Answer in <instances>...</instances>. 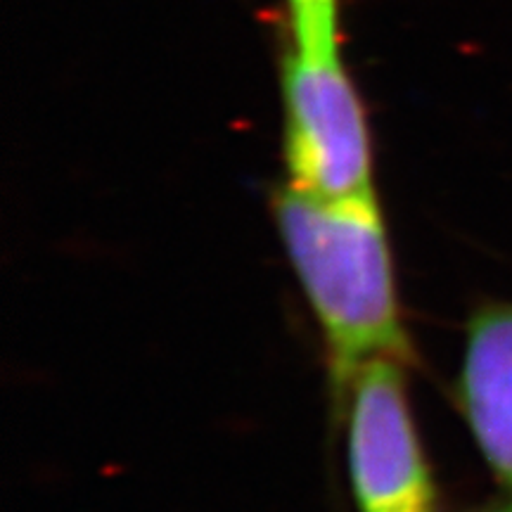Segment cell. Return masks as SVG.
Listing matches in <instances>:
<instances>
[{"label": "cell", "mask_w": 512, "mask_h": 512, "mask_svg": "<svg viewBox=\"0 0 512 512\" xmlns=\"http://www.w3.org/2000/svg\"><path fill=\"white\" fill-rule=\"evenodd\" d=\"M280 88L287 185L320 200L377 195L368 112L342 50L287 48Z\"/></svg>", "instance_id": "cell-2"}, {"label": "cell", "mask_w": 512, "mask_h": 512, "mask_svg": "<svg viewBox=\"0 0 512 512\" xmlns=\"http://www.w3.org/2000/svg\"><path fill=\"white\" fill-rule=\"evenodd\" d=\"M280 240L328 349L339 406L380 358H411L401 320L387 223L377 195L320 200L283 185L273 197Z\"/></svg>", "instance_id": "cell-1"}, {"label": "cell", "mask_w": 512, "mask_h": 512, "mask_svg": "<svg viewBox=\"0 0 512 512\" xmlns=\"http://www.w3.org/2000/svg\"><path fill=\"white\" fill-rule=\"evenodd\" d=\"M458 406L496 482L489 512H512V304H486L467 323Z\"/></svg>", "instance_id": "cell-4"}, {"label": "cell", "mask_w": 512, "mask_h": 512, "mask_svg": "<svg viewBox=\"0 0 512 512\" xmlns=\"http://www.w3.org/2000/svg\"><path fill=\"white\" fill-rule=\"evenodd\" d=\"M342 408L358 512H439L437 486L408 401L403 361L368 363L351 382Z\"/></svg>", "instance_id": "cell-3"}, {"label": "cell", "mask_w": 512, "mask_h": 512, "mask_svg": "<svg viewBox=\"0 0 512 512\" xmlns=\"http://www.w3.org/2000/svg\"><path fill=\"white\" fill-rule=\"evenodd\" d=\"M290 48L306 53L342 50V8L339 0H285Z\"/></svg>", "instance_id": "cell-5"}]
</instances>
